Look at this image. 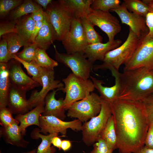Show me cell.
I'll return each instance as SVG.
<instances>
[{"instance_id": "obj_26", "label": "cell", "mask_w": 153, "mask_h": 153, "mask_svg": "<svg viewBox=\"0 0 153 153\" xmlns=\"http://www.w3.org/2000/svg\"><path fill=\"white\" fill-rule=\"evenodd\" d=\"M58 134L54 133L47 135L40 133L39 128L34 129L31 134V138L34 139H41V141L37 148V153H55L56 150L54 146H51L52 139Z\"/></svg>"}, {"instance_id": "obj_2", "label": "cell", "mask_w": 153, "mask_h": 153, "mask_svg": "<svg viewBox=\"0 0 153 153\" xmlns=\"http://www.w3.org/2000/svg\"><path fill=\"white\" fill-rule=\"evenodd\" d=\"M119 98L140 101L153 93V71L144 67L124 70L120 73Z\"/></svg>"}, {"instance_id": "obj_21", "label": "cell", "mask_w": 153, "mask_h": 153, "mask_svg": "<svg viewBox=\"0 0 153 153\" xmlns=\"http://www.w3.org/2000/svg\"><path fill=\"white\" fill-rule=\"evenodd\" d=\"M74 18L87 17L92 10L91 5L94 0H59Z\"/></svg>"}, {"instance_id": "obj_42", "label": "cell", "mask_w": 153, "mask_h": 153, "mask_svg": "<svg viewBox=\"0 0 153 153\" xmlns=\"http://www.w3.org/2000/svg\"><path fill=\"white\" fill-rule=\"evenodd\" d=\"M146 22L149 32L146 36L147 37L153 38V12H148L145 17Z\"/></svg>"}, {"instance_id": "obj_46", "label": "cell", "mask_w": 153, "mask_h": 153, "mask_svg": "<svg viewBox=\"0 0 153 153\" xmlns=\"http://www.w3.org/2000/svg\"><path fill=\"white\" fill-rule=\"evenodd\" d=\"M71 146V142L69 140H63L62 141L61 148L64 152H66L69 150Z\"/></svg>"}, {"instance_id": "obj_18", "label": "cell", "mask_w": 153, "mask_h": 153, "mask_svg": "<svg viewBox=\"0 0 153 153\" xmlns=\"http://www.w3.org/2000/svg\"><path fill=\"white\" fill-rule=\"evenodd\" d=\"M122 43L121 40L117 39L105 43L99 42L89 44L84 54L93 64L97 60L103 61L108 52L119 47Z\"/></svg>"}, {"instance_id": "obj_1", "label": "cell", "mask_w": 153, "mask_h": 153, "mask_svg": "<svg viewBox=\"0 0 153 153\" xmlns=\"http://www.w3.org/2000/svg\"><path fill=\"white\" fill-rule=\"evenodd\" d=\"M117 137L119 153H134L144 146L149 128L140 101L118 99L110 104Z\"/></svg>"}, {"instance_id": "obj_51", "label": "cell", "mask_w": 153, "mask_h": 153, "mask_svg": "<svg viewBox=\"0 0 153 153\" xmlns=\"http://www.w3.org/2000/svg\"><path fill=\"white\" fill-rule=\"evenodd\" d=\"M37 148H35L30 151L24 152L22 153H37Z\"/></svg>"}, {"instance_id": "obj_43", "label": "cell", "mask_w": 153, "mask_h": 153, "mask_svg": "<svg viewBox=\"0 0 153 153\" xmlns=\"http://www.w3.org/2000/svg\"><path fill=\"white\" fill-rule=\"evenodd\" d=\"M144 145L148 148L153 149V126L149 127L144 141Z\"/></svg>"}, {"instance_id": "obj_25", "label": "cell", "mask_w": 153, "mask_h": 153, "mask_svg": "<svg viewBox=\"0 0 153 153\" xmlns=\"http://www.w3.org/2000/svg\"><path fill=\"white\" fill-rule=\"evenodd\" d=\"M10 86L8 64L0 62V107H7Z\"/></svg>"}, {"instance_id": "obj_3", "label": "cell", "mask_w": 153, "mask_h": 153, "mask_svg": "<svg viewBox=\"0 0 153 153\" xmlns=\"http://www.w3.org/2000/svg\"><path fill=\"white\" fill-rule=\"evenodd\" d=\"M141 38L129 28V34L124 42L118 47L108 52L103 63L94 66L93 69L96 70L114 69L119 71L122 65H125L130 60L137 48Z\"/></svg>"}, {"instance_id": "obj_39", "label": "cell", "mask_w": 153, "mask_h": 153, "mask_svg": "<svg viewBox=\"0 0 153 153\" xmlns=\"http://www.w3.org/2000/svg\"><path fill=\"white\" fill-rule=\"evenodd\" d=\"M93 148L90 153H112L113 151L99 136L93 144Z\"/></svg>"}, {"instance_id": "obj_22", "label": "cell", "mask_w": 153, "mask_h": 153, "mask_svg": "<svg viewBox=\"0 0 153 153\" xmlns=\"http://www.w3.org/2000/svg\"><path fill=\"white\" fill-rule=\"evenodd\" d=\"M44 12L45 17L43 24L35 39L34 43L38 48L46 50L56 40V35L49 18Z\"/></svg>"}, {"instance_id": "obj_14", "label": "cell", "mask_w": 153, "mask_h": 153, "mask_svg": "<svg viewBox=\"0 0 153 153\" xmlns=\"http://www.w3.org/2000/svg\"><path fill=\"white\" fill-rule=\"evenodd\" d=\"M111 10L118 14L122 24L128 26L139 38H141L148 33L145 17L129 12L123 2L118 8Z\"/></svg>"}, {"instance_id": "obj_36", "label": "cell", "mask_w": 153, "mask_h": 153, "mask_svg": "<svg viewBox=\"0 0 153 153\" xmlns=\"http://www.w3.org/2000/svg\"><path fill=\"white\" fill-rule=\"evenodd\" d=\"M24 1L22 0H0V16L3 18Z\"/></svg>"}, {"instance_id": "obj_30", "label": "cell", "mask_w": 153, "mask_h": 153, "mask_svg": "<svg viewBox=\"0 0 153 153\" xmlns=\"http://www.w3.org/2000/svg\"><path fill=\"white\" fill-rule=\"evenodd\" d=\"M89 44L102 42L103 37L95 30L94 26L87 17L80 19Z\"/></svg>"}, {"instance_id": "obj_6", "label": "cell", "mask_w": 153, "mask_h": 153, "mask_svg": "<svg viewBox=\"0 0 153 153\" xmlns=\"http://www.w3.org/2000/svg\"><path fill=\"white\" fill-rule=\"evenodd\" d=\"M44 11L55 31L56 40L62 41L70 30L73 17L59 0L52 1Z\"/></svg>"}, {"instance_id": "obj_10", "label": "cell", "mask_w": 153, "mask_h": 153, "mask_svg": "<svg viewBox=\"0 0 153 153\" xmlns=\"http://www.w3.org/2000/svg\"><path fill=\"white\" fill-rule=\"evenodd\" d=\"M82 122L78 119L66 122L54 116L41 114L39 119V128L40 132L45 135L60 133L65 136L68 129L75 131H81Z\"/></svg>"}, {"instance_id": "obj_8", "label": "cell", "mask_w": 153, "mask_h": 153, "mask_svg": "<svg viewBox=\"0 0 153 153\" xmlns=\"http://www.w3.org/2000/svg\"><path fill=\"white\" fill-rule=\"evenodd\" d=\"M53 45L54 58L56 61L69 68L73 73L83 79H87L90 77L94 65L83 54L61 53L57 50L56 46Z\"/></svg>"}, {"instance_id": "obj_32", "label": "cell", "mask_w": 153, "mask_h": 153, "mask_svg": "<svg viewBox=\"0 0 153 153\" xmlns=\"http://www.w3.org/2000/svg\"><path fill=\"white\" fill-rule=\"evenodd\" d=\"M123 2L130 12L144 17L149 12L148 5L143 0H124Z\"/></svg>"}, {"instance_id": "obj_49", "label": "cell", "mask_w": 153, "mask_h": 153, "mask_svg": "<svg viewBox=\"0 0 153 153\" xmlns=\"http://www.w3.org/2000/svg\"><path fill=\"white\" fill-rule=\"evenodd\" d=\"M134 153H153V149L148 148L144 146L143 148Z\"/></svg>"}, {"instance_id": "obj_11", "label": "cell", "mask_w": 153, "mask_h": 153, "mask_svg": "<svg viewBox=\"0 0 153 153\" xmlns=\"http://www.w3.org/2000/svg\"><path fill=\"white\" fill-rule=\"evenodd\" d=\"M62 42L67 54H84L89 44L80 19L73 18L70 30Z\"/></svg>"}, {"instance_id": "obj_47", "label": "cell", "mask_w": 153, "mask_h": 153, "mask_svg": "<svg viewBox=\"0 0 153 153\" xmlns=\"http://www.w3.org/2000/svg\"><path fill=\"white\" fill-rule=\"evenodd\" d=\"M62 140L58 136H55L52 139L51 143L53 146L58 148L59 150L61 149V145Z\"/></svg>"}, {"instance_id": "obj_38", "label": "cell", "mask_w": 153, "mask_h": 153, "mask_svg": "<svg viewBox=\"0 0 153 153\" xmlns=\"http://www.w3.org/2000/svg\"><path fill=\"white\" fill-rule=\"evenodd\" d=\"M12 114L7 107H0V123L1 126H9L18 121L13 118Z\"/></svg>"}, {"instance_id": "obj_4", "label": "cell", "mask_w": 153, "mask_h": 153, "mask_svg": "<svg viewBox=\"0 0 153 153\" xmlns=\"http://www.w3.org/2000/svg\"><path fill=\"white\" fill-rule=\"evenodd\" d=\"M62 81L65 86L60 90L65 93L64 99L65 110H67L74 102L90 95L95 89L91 80L83 79L73 73L63 78Z\"/></svg>"}, {"instance_id": "obj_33", "label": "cell", "mask_w": 153, "mask_h": 153, "mask_svg": "<svg viewBox=\"0 0 153 153\" xmlns=\"http://www.w3.org/2000/svg\"><path fill=\"white\" fill-rule=\"evenodd\" d=\"M2 37L6 40L8 51L12 55L16 54L21 47L25 45L16 33L7 34L3 35Z\"/></svg>"}, {"instance_id": "obj_24", "label": "cell", "mask_w": 153, "mask_h": 153, "mask_svg": "<svg viewBox=\"0 0 153 153\" xmlns=\"http://www.w3.org/2000/svg\"><path fill=\"white\" fill-rule=\"evenodd\" d=\"M44 105H38L28 112L24 114L16 115L15 118L20 123L19 127L22 133L24 136L26 134V129L32 125L39 126V119L40 116L43 112Z\"/></svg>"}, {"instance_id": "obj_29", "label": "cell", "mask_w": 153, "mask_h": 153, "mask_svg": "<svg viewBox=\"0 0 153 153\" xmlns=\"http://www.w3.org/2000/svg\"><path fill=\"white\" fill-rule=\"evenodd\" d=\"M12 59L19 61L26 69L28 73L32 76V78L39 83L40 86H42V76L46 68L40 67L33 63L28 62L22 60L19 58L15 54L13 55Z\"/></svg>"}, {"instance_id": "obj_23", "label": "cell", "mask_w": 153, "mask_h": 153, "mask_svg": "<svg viewBox=\"0 0 153 153\" xmlns=\"http://www.w3.org/2000/svg\"><path fill=\"white\" fill-rule=\"evenodd\" d=\"M15 21L16 33L25 45L32 43L31 39L35 22L32 18L31 14L26 15Z\"/></svg>"}, {"instance_id": "obj_16", "label": "cell", "mask_w": 153, "mask_h": 153, "mask_svg": "<svg viewBox=\"0 0 153 153\" xmlns=\"http://www.w3.org/2000/svg\"><path fill=\"white\" fill-rule=\"evenodd\" d=\"M114 78V85L110 87L105 86L102 84L103 82L92 76L90 78L94 87L99 92L101 99L111 104L119 98L120 89V73L118 70L114 69L110 70Z\"/></svg>"}, {"instance_id": "obj_13", "label": "cell", "mask_w": 153, "mask_h": 153, "mask_svg": "<svg viewBox=\"0 0 153 153\" xmlns=\"http://www.w3.org/2000/svg\"><path fill=\"white\" fill-rule=\"evenodd\" d=\"M54 73V69H45L41 78L42 89L39 91H33L28 99L32 109L38 105H44L45 98L50 91L56 89L60 90L64 87L60 80L55 79Z\"/></svg>"}, {"instance_id": "obj_40", "label": "cell", "mask_w": 153, "mask_h": 153, "mask_svg": "<svg viewBox=\"0 0 153 153\" xmlns=\"http://www.w3.org/2000/svg\"><path fill=\"white\" fill-rule=\"evenodd\" d=\"M11 33H16L15 20L1 21L0 23V39L4 35Z\"/></svg>"}, {"instance_id": "obj_44", "label": "cell", "mask_w": 153, "mask_h": 153, "mask_svg": "<svg viewBox=\"0 0 153 153\" xmlns=\"http://www.w3.org/2000/svg\"><path fill=\"white\" fill-rule=\"evenodd\" d=\"M31 14L32 18L35 22L43 21L45 17V12L42 8L34 12Z\"/></svg>"}, {"instance_id": "obj_20", "label": "cell", "mask_w": 153, "mask_h": 153, "mask_svg": "<svg viewBox=\"0 0 153 153\" xmlns=\"http://www.w3.org/2000/svg\"><path fill=\"white\" fill-rule=\"evenodd\" d=\"M59 90H53L47 94L45 100L44 111L42 115L54 116L63 120L66 118L64 99L61 97L57 99L55 98L56 93Z\"/></svg>"}, {"instance_id": "obj_7", "label": "cell", "mask_w": 153, "mask_h": 153, "mask_svg": "<svg viewBox=\"0 0 153 153\" xmlns=\"http://www.w3.org/2000/svg\"><path fill=\"white\" fill-rule=\"evenodd\" d=\"M101 105L100 96L92 92L82 99L73 103L67 110V116L84 123L99 114Z\"/></svg>"}, {"instance_id": "obj_27", "label": "cell", "mask_w": 153, "mask_h": 153, "mask_svg": "<svg viewBox=\"0 0 153 153\" xmlns=\"http://www.w3.org/2000/svg\"><path fill=\"white\" fill-rule=\"evenodd\" d=\"M41 8H42L41 7L33 1L24 0L21 4L11 11L8 14V20H16Z\"/></svg>"}, {"instance_id": "obj_31", "label": "cell", "mask_w": 153, "mask_h": 153, "mask_svg": "<svg viewBox=\"0 0 153 153\" xmlns=\"http://www.w3.org/2000/svg\"><path fill=\"white\" fill-rule=\"evenodd\" d=\"M46 50L38 48L33 63L42 68L54 69L58 65V62L50 57Z\"/></svg>"}, {"instance_id": "obj_28", "label": "cell", "mask_w": 153, "mask_h": 153, "mask_svg": "<svg viewBox=\"0 0 153 153\" xmlns=\"http://www.w3.org/2000/svg\"><path fill=\"white\" fill-rule=\"evenodd\" d=\"M99 136L106 142L111 149L114 150L116 149L117 137L114 118L112 115L109 118Z\"/></svg>"}, {"instance_id": "obj_45", "label": "cell", "mask_w": 153, "mask_h": 153, "mask_svg": "<svg viewBox=\"0 0 153 153\" xmlns=\"http://www.w3.org/2000/svg\"><path fill=\"white\" fill-rule=\"evenodd\" d=\"M43 21H38L35 22V27L31 37V41L32 43H34L35 39L37 35L41 28L42 26Z\"/></svg>"}, {"instance_id": "obj_41", "label": "cell", "mask_w": 153, "mask_h": 153, "mask_svg": "<svg viewBox=\"0 0 153 153\" xmlns=\"http://www.w3.org/2000/svg\"><path fill=\"white\" fill-rule=\"evenodd\" d=\"M0 42V62L8 63L12 59V55L9 53L5 39L2 37Z\"/></svg>"}, {"instance_id": "obj_12", "label": "cell", "mask_w": 153, "mask_h": 153, "mask_svg": "<svg viewBox=\"0 0 153 153\" xmlns=\"http://www.w3.org/2000/svg\"><path fill=\"white\" fill-rule=\"evenodd\" d=\"M87 18L94 26H97L107 34L109 41H113L115 36L121 31L118 20L109 11L92 9Z\"/></svg>"}, {"instance_id": "obj_37", "label": "cell", "mask_w": 153, "mask_h": 153, "mask_svg": "<svg viewBox=\"0 0 153 153\" xmlns=\"http://www.w3.org/2000/svg\"><path fill=\"white\" fill-rule=\"evenodd\" d=\"M140 101L147 117L149 127L153 126V93Z\"/></svg>"}, {"instance_id": "obj_19", "label": "cell", "mask_w": 153, "mask_h": 153, "mask_svg": "<svg viewBox=\"0 0 153 153\" xmlns=\"http://www.w3.org/2000/svg\"><path fill=\"white\" fill-rule=\"evenodd\" d=\"M18 121L7 126H1L0 129V135L5 143L21 148H26L29 142L24 139Z\"/></svg>"}, {"instance_id": "obj_50", "label": "cell", "mask_w": 153, "mask_h": 153, "mask_svg": "<svg viewBox=\"0 0 153 153\" xmlns=\"http://www.w3.org/2000/svg\"><path fill=\"white\" fill-rule=\"evenodd\" d=\"M143 1L148 5L149 8V12H153V0H144Z\"/></svg>"}, {"instance_id": "obj_48", "label": "cell", "mask_w": 153, "mask_h": 153, "mask_svg": "<svg viewBox=\"0 0 153 153\" xmlns=\"http://www.w3.org/2000/svg\"><path fill=\"white\" fill-rule=\"evenodd\" d=\"M53 0H35L33 1L37 4L42 6L45 10L49 4Z\"/></svg>"}, {"instance_id": "obj_5", "label": "cell", "mask_w": 153, "mask_h": 153, "mask_svg": "<svg viewBox=\"0 0 153 153\" xmlns=\"http://www.w3.org/2000/svg\"><path fill=\"white\" fill-rule=\"evenodd\" d=\"M101 99L99 113L89 121L84 123L82 126V140L87 146H91L96 142L112 115L110 104Z\"/></svg>"}, {"instance_id": "obj_15", "label": "cell", "mask_w": 153, "mask_h": 153, "mask_svg": "<svg viewBox=\"0 0 153 153\" xmlns=\"http://www.w3.org/2000/svg\"><path fill=\"white\" fill-rule=\"evenodd\" d=\"M8 63L11 84L26 92L40 86L39 83L25 73L21 67V63L18 61L12 59Z\"/></svg>"}, {"instance_id": "obj_34", "label": "cell", "mask_w": 153, "mask_h": 153, "mask_svg": "<svg viewBox=\"0 0 153 153\" xmlns=\"http://www.w3.org/2000/svg\"><path fill=\"white\" fill-rule=\"evenodd\" d=\"M37 44L33 43L24 46L23 50L15 54L20 59L25 61L33 63L38 48Z\"/></svg>"}, {"instance_id": "obj_35", "label": "cell", "mask_w": 153, "mask_h": 153, "mask_svg": "<svg viewBox=\"0 0 153 153\" xmlns=\"http://www.w3.org/2000/svg\"><path fill=\"white\" fill-rule=\"evenodd\" d=\"M119 0H94L91 8L94 10L109 11L118 8L120 5Z\"/></svg>"}, {"instance_id": "obj_17", "label": "cell", "mask_w": 153, "mask_h": 153, "mask_svg": "<svg viewBox=\"0 0 153 153\" xmlns=\"http://www.w3.org/2000/svg\"><path fill=\"white\" fill-rule=\"evenodd\" d=\"M26 92L10 84L7 107L12 114H24L32 110L26 98Z\"/></svg>"}, {"instance_id": "obj_9", "label": "cell", "mask_w": 153, "mask_h": 153, "mask_svg": "<svg viewBox=\"0 0 153 153\" xmlns=\"http://www.w3.org/2000/svg\"><path fill=\"white\" fill-rule=\"evenodd\" d=\"M146 36L141 38L134 53L124 65V70L144 67L153 71V38Z\"/></svg>"}]
</instances>
